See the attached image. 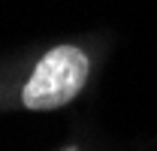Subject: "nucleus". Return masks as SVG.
Listing matches in <instances>:
<instances>
[{"label":"nucleus","mask_w":157,"mask_h":151,"mask_svg":"<svg viewBox=\"0 0 157 151\" xmlns=\"http://www.w3.org/2000/svg\"><path fill=\"white\" fill-rule=\"evenodd\" d=\"M88 79V57L76 45H58L36 64L33 76L24 85V106L33 112H48L67 106L85 88Z\"/></svg>","instance_id":"f257e3e1"}]
</instances>
